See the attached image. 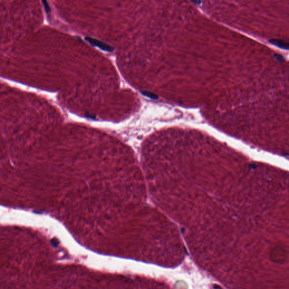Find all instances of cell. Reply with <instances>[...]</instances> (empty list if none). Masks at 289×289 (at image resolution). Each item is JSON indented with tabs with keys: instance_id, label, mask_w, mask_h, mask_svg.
<instances>
[{
	"instance_id": "obj_4",
	"label": "cell",
	"mask_w": 289,
	"mask_h": 289,
	"mask_svg": "<svg viewBox=\"0 0 289 289\" xmlns=\"http://www.w3.org/2000/svg\"><path fill=\"white\" fill-rule=\"evenodd\" d=\"M275 56V58H276L278 60V61H279V62H282V61H284V58H283V57L282 56H281V55H279V54H276V55Z\"/></svg>"
},
{
	"instance_id": "obj_1",
	"label": "cell",
	"mask_w": 289,
	"mask_h": 289,
	"mask_svg": "<svg viewBox=\"0 0 289 289\" xmlns=\"http://www.w3.org/2000/svg\"><path fill=\"white\" fill-rule=\"evenodd\" d=\"M85 39L92 44L94 45L101 49L107 51V52H112L113 50V48L108 44H106L100 40L90 38V37H86Z\"/></svg>"
},
{
	"instance_id": "obj_2",
	"label": "cell",
	"mask_w": 289,
	"mask_h": 289,
	"mask_svg": "<svg viewBox=\"0 0 289 289\" xmlns=\"http://www.w3.org/2000/svg\"><path fill=\"white\" fill-rule=\"evenodd\" d=\"M269 42L276 46H278L279 47L285 49V50H288L289 49V43L285 41L281 40H278V39H272L269 40Z\"/></svg>"
},
{
	"instance_id": "obj_3",
	"label": "cell",
	"mask_w": 289,
	"mask_h": 289,
	"mask_svg": "<svg viewBox=\"0 0 289 289\" xmlns=\"http://www.w3.org/2000/svg\"><path fill=\"white\" fill-rule=\"evenodd\" d=\"M142 93H143V94L144 96H147V97H149V98H150L151 99L157 100L158 98V97L156 95L153 94V93H152L148 92H142Z\"/></svg>"
}]
</instances>
